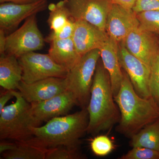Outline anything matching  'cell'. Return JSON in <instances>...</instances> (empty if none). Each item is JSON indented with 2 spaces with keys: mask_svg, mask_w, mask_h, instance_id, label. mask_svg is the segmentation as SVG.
<instances>
[{
  "mask_svg": "<svg viewBox=\"0 0 159 159\" xmlns=\"http://www.w3.org/2000/svg\"><path fill=\"white\" fill-rule=\"evenodd\" d=\"M87 157L80 148L60 146L48 149L45 159H84Z\"/></svg>",
  "mask_w": 159,
  "mask_h": 159,
  "instance_id": "7402d4cb",
  "label": "cell"
},
{
  "mask_svg": "<svg viewBox=\"0 0 159 159\" xmlns=\"http://www.w3.org/2000/svg\"><path fill=\"white\" fill-rule=\"evenodd\" d=\"M118 93L114 97L120 112L116 131L130 139L146 125L159 118V108L153 99L137 93L128 74L124 70Z\"/></svg>",
  "mask_w": 159,
  "mask_h": 159,
  "instance_id": "6da1fadb",
  "label": "cell"
},
{
  "mask_svg": "<svg viewBox=\"0 0 159 159\" xmlns=\"http://www.w3.org/2000/svg\"><path fill=\"white\" fill-rule=\"evenodd\" d=\"M23 70L17 57L4 54L0 57V85L5 89L16 90L22 80Z\"/></svg>",
  "mask_w": 159,
  "mask_h": 159,
  "instance_id": "ac0fdd59",
  "label": "cell"
},
{
  "mask_svg": "<svg viewBox=\"0 0 159 159\" xmlns=\"http://www.w3.org/2000/svg\"><path fill=\"white\" fill-rule=\"evenodd\" d=\"M23 70L22 81L30 84L50 77L66 78L68 71L48 54L31 52L18 58Z\"/></svg>",
  "mask_w": 159,
  "mask_h": 159,
  "instance_id": "52a82bcc",
  "label": "cell"
},
{
  "mask_svg": "<svg viewBox=\"0 0 159 159\" xmlns=\"http://www.w3.org/2000/svg\"><path fill=\"white\" fill-rule=\"evenodd\" d=\"M119 56L121 67L128 74L137 93L144 98H151L149 89L151 68L129 52L122 42L119 43Z\"/></svg>",
  "mask_w": 159,
  "mask_h": 159,
  "instance_id": "9c48e42d",
  "label": "cell"
},
{
  "mask_svg": "<svg viewBox=\"0 0 159 159\" xmlns=\"http://www.w3.org/2000/svg\"><path fill=\"white\" fill-rule=\"evenodd\" d=\"M37 1L39 0H0V3L11 2L16 4H25L34 2Z\"/></svg>",
  "mask_w": 159,
  "mask_h": 159,
  "instance_id": "d6a6232c",
  "label": "cell"
},
{
  "mask_svg": "<svg viewBox=\"0 0 159 159\" xmlns=\"http://www.w3.org/2000/svg\"><path fill=\"white\" fill-rule=\"evenodd\" d=\"M90 147L94 154L98 157L108 155L112 152L115 147L112 140L105 135L95 137L91 141Z\"/></svg>",
  "mask_w": 159,
  "mask_h": 159,
  "instance_id": "cb8c5ba5",
  "label": "cell"
},
{
  "mask_svg": "<svg viewBox=\"0 0 159 159\" xmlns=\"http://www.w3.org/2000/svg\"><path fill=\"white\" fill-rule=\"evenodd\" d=\"M89 123L87 108L81 109L74 114L53 118L44 125L32 127L33 138L29 141L47 149L60 146L80 148Z\"/></svg>",
  "mask_w": 159,
  "mask_h": 159,
  "instance_id": "3957f363",
  "label": "cell"
},
{
  "mask_svg": "<svg viewBox=\"0 0 159 159\" xmlns=\"http://www.w3.org/2000/svg\"><path fill=\"white\" fill-rule=\"evenodd\" d=\"M36 15L27 18L19 29L6 36L5 54L19 58L43 48L45 40L39 29Z\"/></svg>",
  "mask_w": 159,
  "mask_h": 159,
  "instance_id": "8992f818",
  "label": "cell"
},
{
  "mask_svg": "<svg viewBox=\"0 0 159 159\" xmlns=\"http://www.w3.org/2000/svg\"><path fill=\"white\" fill-rule=\"evenodd\" d=\"M48 8L50 12L48 23L51 31L60 30L73 18L66 5V0L60 1L56 4H50Z\"/></svg>",
  "mask_w": 159,
  "mask_h": 159,
  "instance_id": "44dd1931",
  "label": "cell"
},
{
  "mask_svg": "<svg viewBox=\"0 0 159 159\" xmlns=\"http://www.w3.org/2000/svg\"><path fill=\"white\" fill-rule=\"evenodd\" d=\"M100 57L99 49L83 54L65 78L67 90L73 93L77 106L81 109L86 108L88 105L94 74Z\"/></svg>",
  "mask_w": 159,
  "mask_h": 159,
  "instance_id": "5b68a950",
  "label": "cell"
},
{
  "mask_svg": "<svg viewBox=\"0 0 159 159\" xmlns=\"http://www.w3.org/2000/svg\"><path fill=\"white\" fill-rule=\"evenodd\" d=\"M139 25L137 13L132 9L113 3L107 15L105 31L109 37L119 43Z\"/></svg>",
  "mask_w": 159,
  "mask_h": 159,
  "instance_id": "8fae6325",
  "label": "cell"
},
{
  "mask_svg": "<svg viewBox=\"0 0 159 159\" xmlns=\"http://www.w3.org/2000/svg\"><path fill=\"white\" fill-rule=\"evenodd\" d=\"M136 13L159 10V0H136L132 8Z\"/></svg>",
  "mask_w": 159,
  "mask_h": 159,
  "instance_id": "83f0119b",
  "label": "cell"
},
{
  "mask_svg": "<svg viewBox=\"0 0 159 159\" xmlns=\"http://www.w3.org/2000/svg\"><path fill=\"white\" fill-rule=\"evenodd\" d=\"M15 102L6 106L0 113V139L14 142L29 141L32 128L41 125L31 114V104L19 91H14Z\"/></svg>",
  "mask_w": 159,
  "mask_h": 159,
  "instance_id": "277c9868",
  "label": "cell"
},
{
  "mask_svg": "<svg viewBox=\"0 0 159 159\" xmlns=\"http://www.w3.org/2000/svg\"><path fill=\"white\" fill-rule=\"evenodd\" d=\"M122 42L129 52L150 68L159 53V39L154 34L139 26L131 31Z\"/></svg>",
  "mask_w": 159,
  "mask_h": 159,
  "instance_id": "7c38bea8",
  "label": "cell"
},
{
  "mask_svg": "<svg viewBox=\"0 0 159 159\" xmlns=\"http://www.w3.org/2000/svg\"><path fill=\"white\" fill-rule=\"evenodd\" d=\"M114 4H118L128 9H132L136 0H112Z\"/></svg>",
  "mask_w": 159,
  "mask_h": 159,
  "instance_id": "f546056e",
  "label": "cell"
},
{
  "mask_svg": "<svg viewBox=\"0 0 159 159\" xmlns=\"http://www.w3.org/2000/svg\"><path fill=\"white\" fill-rule=\"evenodd\" d=\"M6 32L0 29V54L1 55L5 54L6 50Z\"/></svg>",
  "mask_w": 159,
  "mask_h": 159,
  "instance_id": "1f68e13d",
  "label": "cell"
},
{
  "mask_svg": "<svg viewBox=\"0 0 159 159\" xmlns=\"http://www.w3.org/2000/svg\"><path fill=\"white\" fill-rule=\"evenodd\" d=\"M14 91L6 90V92L1 94L0 97V113L6 106L7 102L11 98L15 97Z\"/></svg>",
  "mask_w": 159,
  "mask_h": 159,
  "instance_id": "f1b7e54d",
  "label": "cell"
},
{
  "mask_svg": "<svg viewBox=\"0 0 159 159\" xmlns=\"http://www.w3.org/2000/svg\"><path fill=\"white\" fill-rule=\"evenodd\" d=\"M119 50V43L109 37L99 49L101 61L110 77L114 97L119 93L123 78Z\"/></svg>",
  "mask_w": 159,
  "mask_h": 159,
  "instance_id": "2e32d148",
  "label": "cell"
},
{
  "mask_svg": "<svg viewBox=\"0 0 159 159\" xmlns=\"http://www.w3.org/2000/svg\"><path fill=\"white\" fill-rule=\"evenodd\" d=\"M50 44L48 54L55 62L68 72L81 57L77 52L72 38L56 40Z\"/></svg>",
  "mask_w": 159,
  "mask_h": 159,
  "instance_id": "e0dca14e",
  "label": "cell"
},
{
  "mask_svg": "<svg viewBox=\"0 0 159 159\" xmlns=\"http://www.w3.org/2000/svg\"><path fill=\"white\" fill-rule=\"evenodd\" d=\"M0 143V153L11 150L14 147L15 142H9L5 140H1Z\"/></svg>",
  "mask_w": 159,
  "mask_h": 159,
  "instance_id": "4dcf8cb0",
  "label": "cell"
},
{
  "mask_svg": "<svg viewBox=\"0 0 159 159\" xmlns=\"http://www.w3.org/2000/svg\"><path fill=\"white\" fill-rule=\"evenodd\" d=\"M139 27L154 34H159V10L137 13Z\"/></svg>",
  "mask_w": 159,
  "mask_h": 159,
  "instance_id": "603a6c76",
  "label": "cell"
},
{
  "mask_svg": "<svg viewBox=\"0 0 159 159\" xmlns=\"http://www.w3.org/2000/svg\"><path fill=\"white\" fill-rule=\"evenodd\" d=\"M86 108L89 115L87 133L92 135L111 130L120 120V111L115 100L110 77L100 58L95 71L90 98Z\"/></svg>",
  "mask_w": 159,
  "mask_h": 159,
  "instance_id": "7a4b0ae2",
  "label": "cell"
},
{
  "mask_svg": "<svg viewBox=\"0 0 159 159\" xmlns=\"http://www.w3.org/2000/svg\"><path fill=\"white\" fill-rule=\"evenodd\" d=\"M75 26V20L73 18L71 19L60 30L56 31H51L45 39V42L50 43L51 42L56 40L71 38L74 34Z\"/></svg>",
  "mask_w": 159,
  "mask_h": 159,
  "instance_id": "4316f807",
  "label": "cell"
},
{
  "mask_svg": "<svg viewBox=\"0 0 159 159\" xmlns=\"http://www.w3.org/2000/svg\"></svg>",
  "mask_w": 159,
  "mask_h": 159,
  "instance_id": "836d02e7",
  "label": "cell"
},
{
  "mask_svg": "<svg viewBox=\"0 0 159 159\" xmlns=\"http://www.w3.org/2000/svg\"><path fill=\"white\" fill-rule=\"evenodd\" d=\"M71 17L82 20L105 31L107 19L112 6V0H66Z\"/></svg>",
  "mask_w": 159,
  "mask_h": 159,
  "instance_id": "ba28073f",
  "label": "cell"
},
{
  "mask_svg": "<svg viewBox=\"0 0 159 159\" xmlns=\"http://www.w3.org/2000/svg\"><path fill=\"white\" fill-rule=\"evenodd\" d=\"M108 37L106 31L90 23L82 20H75L72 39L77 52L81 56L93 50H99Z\"/></svg>",
  "mask_w": 159,
  "mask_h": 159,
  "instance_id": "9a60e30c",
  "label": "cell"
},
{
  "mask_svg": "<svg viewBox=\"0 0 159 159\" xmlns=\"http://www.w3.org/2000/svg\"><path fill=\"white\" fill-rule=\"evenodd\" d=\"M11 150L1 154L6 159H45L48 149L32 144L29 141L14 142Z\"/></svg>",
  "mask_w": 159,
  "mask_h": 159,
  "instance_id": "ffe728a7",
  "label": "cell"
},
{
  "mask_svg": "<svg viewBox=\"0 0 159 159\" xmlns=\"http://www.w3.org/2000/svg\"><path fill=\"white\" fill-rule=\"evenodd\" d=\"M119 159H159V152L145 147H134Z\"/></svg>",
  "mask_w": 159,
  "mask_h": 159,
  "instance_id": "484cf974",
  "label": "cell"
},
{
  "mask_svg": "<svg viewBox=\"0 0 159 159\" xmlns=\"http://www.w3.org/2000/svg\"><path fill=\"white\" fill-rule=\"evenodd\" d=\"M48 7L47 0H39L29 4L1 3L0 29L6 32L11 31L24 20L44 11Z\"/></svg>",
  "mask_w": 159,
  "mask_h": 159,
  "instance_id": "4fadbf2b",
  "label": "cell"
},
{
  "mask_svg": "<svg viewBox=\"0 0 159 159\" xmlns=\"http://www.w3.org/2000/svg\"><path fill=\"white\" fill-rule=\"evenodd\" d=\"M130 147H143L159 152V118L130 139Z\"/></svg>",
  "mask_w": 159,
  "mask_h": 159,
  "instance_id": "d6986e66",
  "label": "cell"
},
{
  "mask_svg": "<svg viewBox=\"0 0 159 159\" xmlns=\"http://www.w3.org/2000/svg\"><path fill=\"white\" fill-rule=\"evenodd\" d=\"M30 104L32 116L41 125L53 118L68 115L77 106L74 95L67 90L47 100Z\"/></svg>",
  "mask_w": 159,
  "mask_h": 159,
  "instance_id": "30bf717a",
  "label": "cell"
},
{
  "mask_svg": "<svg viewBox=\"0 0 159 159\" xmlns=\"http://www.w3.org/2000/svg\"><path fill=\"white\" fill-rule=\"evenodd\" d=\"M149 89L151 97L159 108V53L151 66Z\"/></svg>",
  "mask_w": 159,
  "mask_h": 159,
  "instance_id": "d4e9b609",
  "label": "cell"
},
{
  "mask_svg": "<svg viewBox=\"0 0 159 159\" xmlns=\"http://www.w3.org/2000/svg\"><path fill=\"white\" fill-rule=\"evenodd\" d=\"M21 96L31 103L42 102L66 90L65 78L50 77L28 84L22 80L18 87Z\"/></svg>",
  "mask_w": 159,
  "mask_h": 159,
  "instance_id": "5bb4252c",
  "label": "cell"
}]
</instances>
